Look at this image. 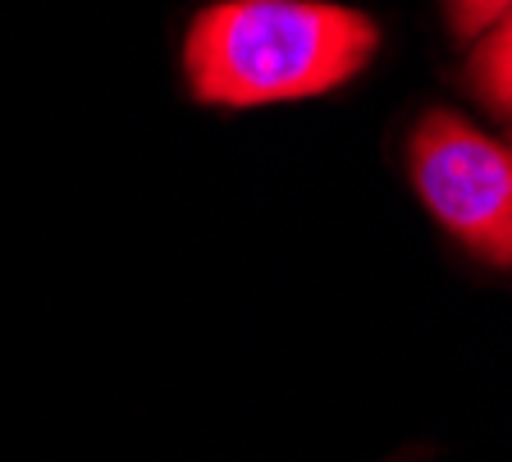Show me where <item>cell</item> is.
Wrapping results in <instances>:
<instances>
[{"mask_svg":"<svg viewBox=\"0 0 512 462\" xmlns=\"http://www.w3.org/2000/svg\"><path fill=\"white\" fill-rule=\"evenodd\" d=\"M380 51L371 14L330 0H215L183 33L192 101L224 110L325 97Z\"/></svg>","mask_w":512,"mask_h":462,"instance_id":"cell-1","label":"cell"},{"mask_svg":"<svg viewBox=\"0 0 512 462\" xmlns=\"http://www.w3.org/2000/svg\"><path fill=\"white\" fill-rule=\"evenodd\" d=\"M416 197L453 243L494 270H512V147L453 110H430L407 142Z\"/></svg>","mask_w":512,"mask_h":462,"instance_id":"cell-2","label":"cell"},{"mask_svg":"<svg viewBox=\"0 0 512 462\" xmlns=\"http://www.w3.org/2000/svg\"><path fill=\"white\" fill-rule=\"evenodd\" d=\"M467 87L480 106L512 124V10L485 37H476V51L467 60Z\"/></svg>","mask_w":512,"mask_h":462,"instance_id":"cell-3","label":"cell"},{"mask_svg":"<svg viewBox=\"0 0 512 462\" xmlns=\"http://www.w3.org/2000/svg\"><path fill=\"white\" fill-rule=\"evenodd\" d=\"M444 5L458 37H485L512 10V0H444Z\"/></svg>","mask_w":512,"mask_h":462,"instance_id":"cell-4","label":"cell"}]
</instances>
